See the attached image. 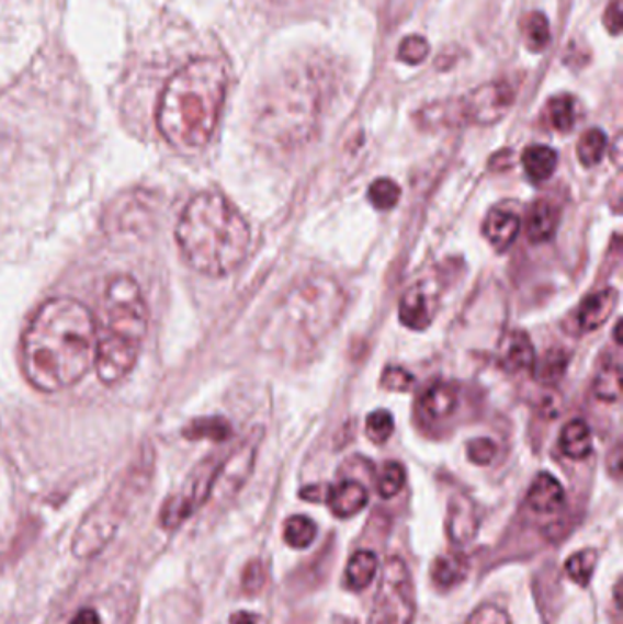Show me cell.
<instances>
[{
    "label": "cell",
    "mask_w": 623,
    "mask_h": 624,
    "mask_svg": "<svg viewBox=\"0 0 623 624\" xmlns=\"http://www.w3.org/2000/svg\"><path fill=\"white\" fill-rule=\"evenodd\" d=\"M98 321L71 298L41 305L22 334V370L27 382L43 393L76 386L95 362Z\"/></svg>",
    "instance_id": "1"
},
{
    "label": "cell",
    "mask_w": 623,
    "mask_h": 624,
    "mask_svg": "<svg viewBox=\"0 0 623 624\" xmlns=\"http://www.w3.org/2000/svg\"><path fill=\"white\" fill-rule=\"evenodd\" d=\"M227 84V68L218 59H194L175 71L156 114L165 139L183 150L205 147L218 126Z\"/></svg>",
    "instance_id": "2"
},
{
    "label": "cell",
    "mask_w": 623,
    "mask_h": 624,
    "mask_svg": "<svg viewBox=\"0 0 623 624\" xmlns=\"http://www.w3.org/2000/svg\"><path fill=\"white\" fill-rule=\"evenodd\" d=\"M175 241L194 271L222 277L246 260L251 228L229 200L216 192H202L186 203L175 227Z\"/></svg>",
    "instance_id": "3"
},
{
    "label": "cell",
    "mask_w": 623,
    "mask_h": 624,
    "mask_svg": "<svg viewBox=\"0 0 623 624\" xmlns=\"http://www.w3.org/2000/svg\"><path fill=\"white\" fill-rule=\"evenodd\" d=\"M148 309L136 280L110 277L101 298V324L95 343V373L106 386L131 375L147 337Z\"/></svg>",
    "instance_id": "4"
},
{
    "label": "cell",
    "mask_w": 623,
    "mask_h": 624,
    "mask_svg": "<svg viewBox=\"0 0 623 624\" xmlns=\"http://www.w3.org/2000/svg\"><path fill=\"white\" fill-rule=\"evenodd\" d=\"M342 309L344 294L337 282L313 277L285 296L274 321L273 340L284 353H304L333 329Z\"/></svg>",
    "instance_id": "5"
},
{
    "label": "cell",
    "mask_w": 623,
    "mask_h": 624,
    "mask_svg": "<svg viewBox=\"0 0 623 624\" xmlns=\"http://www.w3.org/2000/svg\"><path fill=\"white\" fill-rule=\"evenodd\" d=\"M137 491V473H131L121 483L115 484L92 511L82 519L77 527L71 543V552L79 559H92L101 554L120 530L121 521L125 519L131 508L132 499Z\"/></svg>",
    "instance_id": "6"
},
{
    "label": "cell",
    "mask_w": 623,
    "mask_h": 624,
    "mask_svg": "<svg viewBox=\"0 0 623 624\" xmlns=\"http://www.w3.org/2000/svg\"><path fill=\"white\" fill-rule=\"evenodd\" d=\"M416 587L405 560H386L375 606L367 624H411L416 620Z\"/></svg>",
    "instance_id": "7"
},
{
    "label": "cell",
    "mask_w": 623,
    "mask_h": 624,
    "mask_svg": "<svg viewBox=\"0 0 623 624\" xmlns=\"http://www.w3.org/2000/svg\"><path fill=\"white\" fill-rule=\"evenodd\" d=\"M516 90L509 81H494L472 90L465 98L449 101L450 126L496 125L509 114Z\"/></svg>",
    "instance_id": "8"
},
{
    "label": "cell",
    "mask_w": 623,
    "mask_h": 624,
    "mask_svg": "<svg viewBox=\"0 0 623 624\" xmlns=\"http://www.w3.org/2000/svg\"><path fill=\"white\" fill-rule=\"evenodd\" d=\"M219 462L214 456H208L200 466L186 478L180 493L172 495L163 508H161V526L174 530L181 526L200 506L213 493L214 480L218 475Z\"/></svg>",
    "instance_id": "9"
},
{
    "label": "cell",
    "mask_w": 623,
    "mask_h": 624,
    "mask_svg": "<svg viewBox=\"0 0 623 624\" xmlns=\"http://www.w3.org/2000/svg\"><path fill=\"white\" fill-rule=\"evenodd\" d=\"M438 307V294L430 283H416L400 299L399 318L411 331H424L430 327Z\"/></svg>",
    "instance_id": "10"
},
{
    "label": "cell",
    "mask_w": 623,
    "mask_h": 624,
    "mask_svg": "<svg viewBox=\"0 0 623 624\" xmlns=\"http://www.w3.org/2000/svg\"><path fill=\"white\" fill-rule=\"evenodd\" d=\"M616 305H619V291L616 288H602V291L587 296L576 313L578 332L586 334V332L597 331L600 327L605 326L609 318L613 316Z\"/></svg>",
    "instance_id": "11"
},
{
    "label": "cell",
    "mask_w": 623,
    "mask_h": 624,
    "mask_svg": "<svg viewBox=\"0 0 623 624\" xmlns=\"http://www.w3.org/2000/svg\"><path fill=\"white\" fill-rule=\"evenodd\" d=\"M499 364L510 375H525L536 370V351L523 331H512L499 348Z\"/></svg>",
    "instance_id": "12"
},
{
    "label": "cell",
    "mask_w": 623,
    "mask_h": 624,
    "mask_svg": "<svg viewBox=\"0 0 623 624\" xmlns=\"http://www.w3.org/2000/svg\"><path fill=\"white\" fill-rule=\"evenodd\" d=\"M520 228V214L510 208H492L483 223V234L496 252L509 250L514 245Z\"/></svg>",
    "instance_id": "13"
},
{
    "label": "cell",
    "mask_w": 623,
    "mask_h": 624,
    "mask_svg": "<svg viewBox=\"0 0 623 624\" xmlns=\"http://www.w3.org/2000/svg\"><path fill=\"white\" fill-rule=\"evenodd\" d=\"M479 521H477L476 504L466 495H455L450 500L446 533L454 544L471 543L476 537Z\"/></svg>",
    "instance_id": "14"
},
{
    "label": "cell",
    "mask_w": 623,
    "mask_h": 624,
    "mask_svg": "<svg viewBox=\"0 0 623 624\" xmlns=\"http://www.w3.org/2000/svg\"><path fill=\"white\" fill-rule=\"evenodd\" d=\"M526 504L532 511L543 513V515L556 513L565 506L564 486L551 473H540L529 489Z\"/></svg>",
    "instance_id": "15"
},
{
    "label": "cell",
    "mask_w": 623,
    "mask_h": 624,
    "mask_svg": "<svg viewBox=\"0 0 623 624\" xmlns=\"http://www.w3.org/2000/svg\"><path fill=\"white\" fill-rule=\"evenodd\" d=\"M370 500L367 489L356 480H342L328 491V506L339 519H350L364 510Z\"/></svg>",
    "instance_id": "16"
},
{
    "label": "cell",
    "mask_w": 623,
    "mask_h": 624,
    "mask_svg": "<svg viewBox=\"0 0 623 624\" xmlns=\"http://www.w3.org/2000/svg\"><path fill=\"white\" fill-rule=\"evenodd\" d=\"M559 211L554 203L547 200L532 205L529 217H526V236L532 243H547L554 238V234L558 230Z\"/></svg>",
    "instance_id": "17"
},
{
    "label": "cell",
    "mask_w": 623,
    "mask_h": 624,
    "mask_svg": "<svg viewBox=\"0 0 623 624\" xmlns=\"http://www.w3.org/2000/svg\"><path fill=\"white\" fill-rule=\"evenodd\" d=\"M559 447L573 461H584L592 453V433L587 422L576 418L570 420L559 434Z\"/></svg>",
    "instance_id": "18"
},
{
    "label": "cell",
    "mask_w": 623,
    "mask_h": 624,
    "mask_svg": "<svg viewBox=\"0 0 623 624\" xmlns=\"http://www.w3.org/2000/svg\"><path fill=\"white\" fill-rule=\"evenodd\" d=\"M468 571H471V565H468L465 555H441L433 560L432 579L435 587L441 588V590H452L465 581Z\"/></svg>",
    "instance_id": "19"
},
{
    "label": "cell",
    "mask_w": 623,
    "mask_h": 624,
    "mask_svg": "<svg viewBox=\"0 0 623 624\" xmlns=\"http://www.w3.org/2000/svg\"><path fill=\"white\" fill-rule=\"evenodd\" d=\"M457 408V392L450 384H433L421 397V411L433 420L450 417Z\"/></svg>",
    "instance_id": "20"
},
{
    "label": "cell",
    "mask_w": 623,
    "mask_h": 624,
    "mask_svg": "<svg viewBox=\"0 0 623 624\" xmlns=\"http://www.w3.org/2000/svg\"><path fill=\"white\" fill-rule=\"evenodd\" d=\"M523 167L532 181L543 183L554 174V170L558 167V154L554 148L545 147V145H532L523 154Z\"/></svg>",
    "instance_id": "21"
},
{
    "label": "cell",
    "mask_w": 623,
    "mask_h": 624,
    "mask_svg": "<svg viewBox=\"0 0 623 624\" xmlns=\"http://www.w3.org/2000/svg\"><path fill=\"white\" fill-rule=\"evenodd\" d=\"M378 560L377 555L370 549H361L351 557L346 568V582L351 590H364L372 585L377 576Z\"/></svg>",
    "instance_id": "22"
},
{
    "label": "cell",
    "mask_w": 623,
    "mask_h": 624,
    "mask_svg": "<svg viewBox=\"0 0 623 624\" xmlns=\"http://www.w3.org/2000/svg\"><path fill=\"white\" fill-rule=\"evenodd\" d=\"M605 150H608L605 132L600 131V128H591L581 136L580 143H578V159L584 167L591 169L602 161Z\"/></svg>",
    "instance_id": "23"
},
{
    "label": "cell",
    "mask_w": 623,
    "mask_h": 624,
    "mask_svg": "<svg viewBox=\"0 0 623 624\" xmlns=\"http://www.w3.org/2000/svg\"><path fill=\"white\" fill-rule=\"evenodd\" d=\"M315 537H317V526L309 517L295 515L285 522L284 538L291 548H307L312 546Z\"/></svg>",
    "instance_id": "24"
},
{
    "label": "cell",
    "mask_w": 623,
    "mask_h": 624,
    "mask_svg": "<svg viewBox=\"0 0 623 624\" xmlns=\"http://www.w3.org/2000/svg\"><path fill=\"white\" fill-rule=\"evenodd\" d=\"M548 125L553 126L554 131L570 132L575 126V99L570 95H558L548 101L547 110Z\"/></svg>",
    "instance_id": "25"
},
{
    "label": "cell",
    "mask_w": 623,
    "mask_h": 624,
    "mask_svg": "<svg viewBox=\"0 0 623 624\" xmlns=\"http://www.w3.org/2000/svg\"><path fill=\"white\" fill-rule=\"evenodd\" d=\"M598 554L594 549H581L578 554L570 555L565 563L567 576L581 587H587L591 582L592 574L597 568Z\"/></svg>",
    "instance_id": "26"
},
{
    "label": "cell",
    "mask_w": 623,
    "mask_h": 624,
    "mask_svg": "<svg viewBox=\"0 0 623 624\" xmlns=\"http://www.w3.org/2000/svg\"><path fill=\"white\" fill-rule=\"evenodd\" d=\"M592 392L602 402H619L622 393V378H620V365L613 364L600 371L592 386Z\"/></svg>",
    "instance_id": "27"
},
{
    "label": "cell",
    "mask_w": 623,
    "mask_h": 624,
    "mask_svg": "<svg viewBox=\"0 0 623 624\" xmlns=\"http://www.w3.org/2000/svg\"><path fill=\"white\" fill-rule=\"evenodd\" d=\"M367 200L377 211H389L394 208L400 200V186L394 180L381 178L373 181L367 191Z\"/></svg>",
    "instance_id": "28"
},
{
    "label": "cell",
    "mask_w": 623,
    "mask_h": 624,
    "mask_svg": "<svg viewBox=\"0 0 623 624\" xmlns=\"http://www.w3.org/2000/svg\"><path fill=\"white\" fill-rule=\"evenodd\" d=\"M526 44L532 52H543L551 43V26L543 13H531L523 22Z\"/></svg>",
    "instance_id": "29"
},
{
    "label": "cell",
    "mask_w": 623,
    "mask_h": 624,
    "mask_svg": "<svg viewBox=\"0 0 623 624\" xmlns=\"http://www.w3.org/2000/svg\"><path fill=\"white\" fill-rule=\"evenodd\" d=\"M230 426L224 418H203L186 428L189 439H211L216 442H224L229 439Z\"/></svg>",
    "instance_id": "30"
},
{
    "label": "cell",
    "mask_w": 623,
    "mask_h": 624,
    "mask_svg": "<svg viewBox=\"0 0 623 624\" xmlns=\"http://www.w3.org/2000/svg\"><path fill=\"white\" fill-rule=\"evenodd\" d=\"M394 415L386 409H377L366 418V436L373 444H386L394 434Z\"/></svg>",
    "instance_id": "31"
},
{
    "label": "cell",
    "mask_w": 623,
    "mask_h": 624,
    "mask_svg": "<svg viewBox=\"0 0 623 624\" xmlns=\"http://www.w3.org/2000/svg\"><path fill=\"white\" fill-rule=\"evenodd\" d=\"M406 473L405 467L400 466L399 462H388L384 464L383 472L378 475L377 489L378 495L383 499H392L395 495L399 493L403 486H405Z\"/></svg>",
    "instance_id": "32"
},
{
    "label": "cell",
    "mask_w": 623,
    "mask_h": 624,
    "mask_svg": "<svg viewBox=\"0 0 623 624\" xmlns=\"http://www.w3.org/2000/svg\"><path fill=\"white\" fill-rule=\"evenodd\" d=\"M428 54H430V44H428L427 38L419 37V35H410V37L403 38L399 52H397L399 59L410 66L422 63V60L427 59Z\"/></svg>",
    "instance_id": "33"
},
{
    "label": "cell",
    "mask_w": 623,
    "mask_h": 624,
    "mask_svg": "<svg viewBox=\"0 0 623 624\" xmlns=\"http://www.w3.org/2000/svg\"><path fill=\"white\" fill-rule=\"evenodd\" d=\"M565 367H567V359L564 353L551 354L548 353L543 359L542 365L537 367V378L542 382H556L564 376Z\"/></svg>",
    "instance_id": "34"
},
{
    "label": "cell",
    "mask_w": 623,
    "mask_h": 624,
    "mask_svg": "<svg viewBox=\"0 0 623 624\" xmlns=\"http://www.w3.org/2000/svg\"><path fill=\"white\" fill-rule=\"evenodd\" d=\"M241 587L247 595H257L258 592H262V588L265 587V570L260 560H252L246 566L243 577H241Z\"/></svg>",
    "instance_id": "35"
},
{
    "label": "cell",
    "mask_w": 623,
    "mask_h": 624,
    "mask_svg": "<svg viewBox=\"0 0 623 624\" xmlns=\"http://www.w3.org/2000/svg\"><path fill=\"white\" fill-rule=\"evenodd\" d=\"M496 444L490 439L472 440L468 444V458L477 466H488L496 456Z\"/></svg>",
    "instance_id": "36"
},
{
    "label": "cell",
    "mask_w": 623,
    "mask_h": 624,
    "mask_svg": "<svg viewBox=\"0 0 623 624\" xmlns=\"http://www.w3.org/2000/svg\"><path fill=\"white\" fill-rule=\"evenodd\" d=\"M466 624H510V617L496 604H483L468 617Z\"/></svg>",
    "instance_id": "37"
},
{
    "label": "cell",
    "mask_w": 623,
    "mask_h": 624,
    "mask_svg": "<svg viewBox=\"0 0 623 624\" xmlns=\"http://www.w3.org/2000/svg\"><path fill=\"white\" fill-rule=\"evenodd\" d=\"M414 384V376L399 367H389L383 376V386L392 392H408Z\"/></svg>",
    "instance_id": "38"
},
{
    "label": "cell",
    "mask_w": 623,
    "mask_h": 624,
    "mask_svg": "<svg viewBox=\"0 0 623 624\" xmlns=\"http://www.w3.org/2000/svg\"><path fill=\"white\" fill-rule=\"evenodd\" d=\"M603 26L608 27L611 35H619L622 32V2L613 0L603 13Z\"/></svg>",
    "instance_id": "39"
},
{
    "label": "cell",
    "mask_w": 623,
    "mask_h": 624,
    "mask_svg": "<svg viewBox=\"0 0 623 624\" xmlns=\"http://www.w3.org/2000/svg\"><path fill=\"white\" fill-rule=\"evenodd\" d=\"M70 624H101V620L95 610L82 609L71 617Z\"/></svg>",
    "instance_id": "40"
},
{
    "label": "cell",
    "mask_w": 623,
    "mask_h": 624,
    "mask_svg": "<svg viewBox=\"0 0 623 624\" xmlns=\"http://www.w3.org/2000/svg\"><path fill=\"white\" fill-rule=\"evenodd\" d=\"M230 624H257V615L249 614V612H238L230 617Z\"/></svg>",
    "instance_id": "41"
},
{
    "label": "cell",
    "mask_w": 623,
    "mask_h": 624,
    "mask_svg": "<svg viewBox=\"0 0 623 624\" xmlns=\"http://www.w3.org/2000/svg\"><path fill=\"white\" fill-rule=\"evenodd\" d=\"M620 329H622V321H619V324H616V343H622V338H620Z\"/></svg>",
    "instance_id": "42"
}]
</instances>
